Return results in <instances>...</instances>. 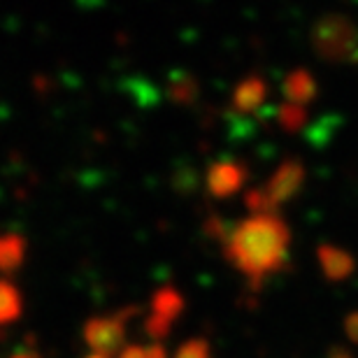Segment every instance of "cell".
Returning <instances> with one entry per match:
<instances>
[{
  "instance_id": "cell-23",
  "label": "cell",
  "mask_w": 358,
  "mask_h": 358,
  "mask_svg": "<svg viewBox=\"0 0 358 358\" xmlns=\"http://www.w3.org/2000/svg\"><path fill=\"white\" fill-rule=\"evenodd\" d=\"M89 358H100V356H96V354H93V356H89Z\"/></svg>"
},
{
  "instance_id": "cell-8",
  "label": "cell",
  "mask_w": 358,
  "mask_h": 358,
  "mask_svg": "<svg viewBox=\"0 0 358 358\" xmlns=\"http://www.w3.org/2000/svg\"><path fill=\"white\" fill-rule=\"evenodd\" d=\"M284 96L291 100L293 105H305L314 100L317 96V80L312 77L310 70H293V73L286 75L284 80Z\"/></svg>"
},
{
  "instance_id": "cell-11",
  "label": "cell",
  "mask_w": 358,
  "mask_h": 358,
  "mask_svg": "<svg viewBox=\"0 0 358 358\" xmlns=\"http://www.w3.org/2000/svg\"><path fill=\"white\" fill-rule=\"evenodd\" d=\"M198 82L189 73H173L170 75L168 98L177 105H191L198 98Z\"/></svg>"
},
{
  "instance_id": "cell-3",
  "label": "cell",
  "mask_w": 358,
  "mask_h": 358,
  "mask_svg": "<svg viewBox=\"0 0 358 358\" xmlns=\"http://www.w3.org/2000/svg\"><path fill=\"white\" fill-rule=\"evenodd\" d=\"M138 312V307H128V310L114 314V317H98L87 321L84 326V340L100 358H110L124 352L126 345V321L128 314Z\"/></svg>"
},
{
  "instance_id": "cell-12",
  "label": "cell",
  "mask_w": 358,
  "mask_h": 358,
  "mask_svg": "<svg viewBox=\"0 0 358 358\" xmlns=\"http://www.w3.org/2000/svg\"><path fill=\"white\" fill-rule=\"evenodd\" d=\"M21 317V293L12 282L0 279V326L12 324Z\"/></svg>"
},
{
  "instance_id": "cell-17",
  "label": "cell",
  "mask_w": 358,
  "mask_h": 358,
  "mask_svg": "<svg viewBox=\"0 0 358 358\" xmlns=\"http://www.w3.org/2000/svg\"><path fill=\"white\" fill-rule=\"evenodd\" d=\"M205 231L212 235V238H217V240H228V235H231V231H228V226L221 221L219 217H212V219H207V226H205Z\"/></svg>"
},
{
  "instance_id": "cell-15",
  "label": "cell",
  "mask_w": 358,
  "mask_h": 358,
  "mask_svg": "<svg viewBox=\"0 0 358 358\" xmlns=\"http://www.w3.org/2000/svg\"><path fill=\"white\" fill-rule=\"evenodd\" d=\"M170 328H173V321L159 317V314L152 312V317H147L145 321V333L149 335L152 340H163L170 335Z\"/></svg>"
},
{
  "instance_id": "cell-21",
  "label": "cell",
  "mask_w": 358,
  "mask_h": 358,
  "mask_svg": "<svg viewBox=\"0 0 358 358\" xmlns=\"http://www.w3.org/2000/svg\"><path fill=\"white\" fill-rule=\"evenodd\" d=\"M326 358H354V356L349 354L347 349H342V347H333V349H331V354H328Z\"/></svg>"
},
{
  "instance_id": "cell-4",
  "label": "cell",
  "mask_w": 358,
  "mask_h": 358,
  "mask_svg": "<svg viewBox=\"0 0 358 358\" xmlns=\"http://www.w3.org/2000/svg\"><path fill=\"white\" fill-rule=\"evenodd\" d=\"M303 182H305V166L296 159H289L275 170V175L270 177V182L266 184L263 191L270 198V203L277 207L282 203H289L291 198H296L298 191L303 189Z\"/></svg>"
},
{
  "instance_id": "cell-13",
  "label": "cell",
  "mask_w": 358,
  "mask_h": 358,
  "mask_svg": "<svg viewBox=\"0 0 358 358\" xmlns=\"http://www.w3.org/2000/svg\"><path fill=\"white\" fill-rule=\"evenodd\" d=\"M277 121L284 131L289 133H298L303 131L305 124H307V110L303 105H293V103H286L277 110Z\"/></svg>"
},
{
  "instance_id": "cell-7",
  "label": "cell",
  "mask_w": 358,
  "mask_h": 358,
  "mask_svg": "<svg viewBox=\"0 0 358 358\" xmlns=\"http://www.w3.org/2000/svg\"><path fill=\"white\" fill-rule=\"evenodd\" d=\"M266 98H268L266 80H261V77H247L233 91V107L240 114H252L266 103Z\"/></svg>"
},
{
  "instance_id": "cell-14",
  "label": "cell",
  "mask_w": 358,
  "mask_h": 358,
  "mask_svg": "<svg viewBox=\"0 0 358 358\" xmlns=\"http://www.w3.org/2000/svg\"><path fill=\"white\" fill-rule=\"evenodd\" d=\"M245 205L254 212V217H256V214H275V205L270 203V198L266 196V191H263V189L247 191Z\"/></svg>"
},
{
  "instance_id": "cell-20",
  "label": "cell",
  "mask_w": 358,
  "mask_h": 358,
  "mask_svg": "<svg viewBox=\"0 0 358 358\" xmlns=\"http://www.w3.org/2000/svg\"><path fill=\"white\" fill-rule=\"evenodd\" d=\"M119 358H145V347H124Z\"/></svg>"
},
{
  "instance_id": "cell-6",
  "label": "cell",
  "mask_w": 358,
  "mask_h": 358,
  "mask_svg": "<svg viewBox=\"0 0 358 358\" xmlns=\"http://www.w3.org/2000/svg\"><path fill=\"white\" fill-rule=\"evenodd\" d=\"M317 259L321 263L324 275L331 279V282H342V279H347L356 270L354 256L333 245H321L317 249Z\"/></svg>"
},
{
  "instance_id": "cell-9",
  "label": "cell",
  "mask_w": 358,
  "mask_h": 358,
  "mask_svg": "<svg viewBox=\"0 0 358 358\" xmlns=\"http://www.w3.org/2000/svg\"><path fill=\"white\" fill-rule=\"evenodd\" d=\"M26 240L21 235H3L0 238V272L10 275L24 266Z\"/></svg>"
},
{
  "instance_id": "cell-1",
  "label": "cell",
  "mask_w": 358,
  "mask_h": 358,
  "mask_svg": "<svg viewBox=\"0 0 358 358\" xmlns=\"http://www.w3.org/2000/svg\"><path fill=\"white\" fill-rule=\"evenodd\" d=\"M291 233L277 214H256L231 231L226 256L252 284H261L272 272H279L289 254Z\"/></svg>"
},
{
  "instance_id": "cell-10",
  "label": "cell",
  "mask_w": 358,
  "mask_h": 358,
  "mask_svg": "<svg viewBox=\"0 0 358 358\" xmlns=\"http://www.w3.org/2000/svg\"><path fill=\"white\" fill-rule=\"evenodd\" d=\"M152 310H154V314H159V317H163V319L175 321L184 310L182 293H179L177 289H173V286H163V289H159L154 293Z\"/></svg>"
},
{
  "instance_id": "cell-5",
  "label": "cell",
  "mask_w": 358,
  "mask_h": 358,
  "mask_svg": "<svg viewBox=\"0 0 358 358\" xmlns=\"http://www.w3.org/2000/svg\"><path fill=\"white\" fill-rule=\"evenodd\" d=\"M247 182V168L238 161H217L207 173V191L214 198H228Z\"/></svg>"
},
{
  "instance_id": "cell-18",
  "label": "cell",
  "mask_w": 358,
  "mask_h": 358,
  "mask_svg": "<svg viewBox=\"0 0 358 358\" xmlns=\"http://www.w3.org/2000/svg\"><path fill=\"white\" fill-rule=\"evenodd\" d=\"M345 333L354 345H358V312H352L345 319Z\"/></svg>"
},
{
  "instance_id": "cell-2",
  "label": "cell",
  "mask_w": 358,
  "mask_h": 358,
  "mask_svg": "<svg viewBox=\"0 0 358 358\" xmlns=\"http://www.w3.org/2000/svg\"><path fill=\"white\" fill-rule=\"evenodd\" d=\"M312 47L328 63H345L358 56V28L342 14H326L312 28Z\"/></svg>"
},
{
  "instance_id": "cell-16",
  "label": "cell",
  "mask_w": 358,
  "mask_h": 358,
  "mask_svg": "<svg viewBox=\"0 0 358 358\" xmlns=\"http://www.w3.org/2000/svg\"><path fill=\"white\" fill-rule=\"evenodd\" d=\"M175 358H210V345L205 340H191L179 347Z\"/></svg>"
},
{
  "instance_id": "cell-22",
  "label": "cell",
  "mask_w": 358,
  "mask_h": 358,
  "mask_svg": "<svg viewBox=\"0 0 358 358\" xmlns=\"http://www.w3.org/2000/svg\"><path fill=\"white\" fill-rule=\"evenodd\" d=\"M14 358H38V356H28V354H19V356H14Z\"/></svg>"
},
{
  "instance_id": "cell-19",
  "label": "cell",
  "mask_w": 358,
  "mask_h": 358,
  "mask_svg": "<svg viewBox=\"0 0 358 358\" xmlns=\"http://www.w3.org/2000/svg\"><path fill=\"white\" fill-rule=\"evenodd\" d=\"M145 358H168V354H166V347H163V345H152V347H145Z\"/></svg>"
}]
</instances>
